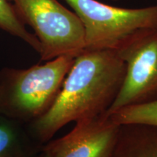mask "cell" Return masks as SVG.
Segmentation results:
<instances>
[{"label": "cell", "instance_id": "6da1fadb", "mask_svg": "<svg viewBox=\"0 0 157 157\" xmlns=\"http://www.w3.org/2000/svg\"><path fill=\"white\" fill-rule=\"evenodd\" d=\"M125 71L126 64L116 50H84L75 58L52 105L31 122L35 138L49 142L70 122L106 113L119 93Z\"/></svg>", "mask_w": 157, "mask_h": 157}, {"label": "cell", "instance_id": "7a4b0ae2", "mask_svg": "<svg viewBox=\"0 0 157 157\" xmlns=\"http://www.w3.org/2000/svg\"><path fill=\"white\" fill-rule=\"evenodd\" d=\"M75 58L63 56L27 69L0 71V115L31 122L50 109Z\"/></svg>", "mask_w": 157, "mask_h": 157}, {"label": "cell", "instance_id": "3957f363", "mask_svg": "<svg viewBox=\"0 0 157 157\" xmlns=\"http://www.w3.org/2000/svg\"><path fill=\"white\" fill-rule=\"evenodd\" d=\"M24 24L30 25L41 45V60L76 58L85 50L84 29L78 17L57 0H12Z\"/></svg>", "mask_w": 157, "mask_h": 157}, {"label": "cell", "instance_id": "277c9868", "mask_svg": "<svg viewBox=\"0 0 157 157\" xmlns=\"http://www.w3.org/2000/svg\"><path fill=\"white\" fill-rule=\"evenodd\" d=\"M84 29L85 50H116L138 31L157 26V5L122 8L97 0H66Z\"/></svg>", "mask_w": 157, "mask_h": 157}, {"label": "cell", "instance_id": "5b68a950", "mask_svg": "<svg viewBox=\"0 0 157 157\" xmlns=\"http://www.w3.org/2000/svg\"><path fill=\"white\" fill-rule=\"evenodd\" d=\"M116 51L126 64L121 87L106 114L157 100V26L138 31Z\"/></svg>", "mask_w": 157, "mask_h": 157}, {"label": "cell", "instance_id": "8992f818", "mask_svg": "<svg viewBox=\"0 0 157 157\" xmlns=\"http://www.w3.org/2000/svg\"><path fill=\"white\" fill-rule=\"evenodd\" d=\"M120 125L106 113L76 122L69 132L42 148L47 157H111Z\"/></svg>", "mask_w": 157, "mask_h": 157}, {"label": "cell", "instance_id": "52a82bcc", "mask_svg": "<svg viewBox=\"0 0 157 157\" xmlns=\"http://www.w3.org/2000/svg\"><path fill=\"white\" fill-rule=\"evenodd\" d=\"M111 157H157V127L120 125Z\"/></svg>", "mask_w": 157, "mask_h": 157}, {"label": "cell", "instance_id": "ba28073f", "mask_svg": "<svg viewBox=\"0 0 157 157\" xmlns=\"http://www.w3.org/2000/svg\"><path fill=\"white\" fill-rule=\"evenodd\" d=\"M19 124L0 115V157H34Z\"/></svg>", "mask_w": 157, "mask_h": 157}, {"label": "cell", "instance_id": "9c48e42d", "mask_svg": "<svg viewBox=\"0 0 157 157\" xmlns=\"http://www.w3.org/2000/svg\"><path fill=\"white\" fill-rule=\"evenodd\" d=\"M118 125L140 124L157 127V100L127 105L107 114Z\"/></svg>", "mask_w": 157, "mask_h": 157}, {"label": "cell", "instance_id": "30bf717a", "mask_svg": "<svg viewBox=\"0 0 157 157\" xmlns=\"http://www.w3.org/2000/svg\"><path fill=\"white\" fill-rule=\"evenodd\" d=\"M0 29L18 37L40 52L41 45L34 34L26 30L25 24L17 15L13 4L9 0H0Z\"/></svg>", "mask_w": 157, "mask_h": 157}, {"label": "cell", "instance_id": "8fae6325", "mask_svg": "<svg viewBox=\"0 0 157 157\" xmlns=\"http://www.w3.org/2000/svg\"><path fill=\"white\" fill-rule=\"evenodd\" d=\"M34 157H47L46 155H45V154L44 152H42V151H41L40 154H39L38 155H36V156H34Z\"/></svg>", "mask_w": 157, "mask_h": 157}, {"label": "cell", "instance_id": "7c38bea8", "mask_svg": "<svg viewBox=\"0 0 157 157\" xmlns=\"http://www.w3.org/2000/svg\"><path fill=\"white\" fill-rule=\"evenodd\" d=\"M113 1H119V0H113Z\"/></svg>", "mask_w": 157, "mask_h": 157}]
</instances>
